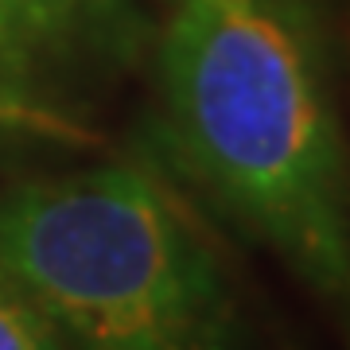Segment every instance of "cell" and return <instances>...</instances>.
<instances>
[{"label": "cell", "mask_w": 350, "mask_h": 350, "mask_svg": "<svg viewBox=\"0 0 350 350\" xmlns=\"http://www.w3.org/2000/svg\"><path fill=\"white\" fill-rule=\"evenodd\" d=\"M156 63L179 172L350 342V160L308 20L284 0H179Z\"/></svg>", "instance_id": "1"}, {"label": "cell", "mask_w": 350, "mask_h": 350, "mask_svg": "<svg viewBox=\"0 0 350 350\" xmlns=\"http://www.w3.org/2000/svg\"><path fill=\"white\" fill-rule=\"evenodd\" d=\"M0 273L66 350H245L214 245L137 163L0 191Z\"/></svg>", "instance_id": "2"}, {"label": "cell", "mask_w": 350, "mask_h": 350, "mask_svg": "<svg viewBox=\"0 0 350 350\" xmlns=\"http://www.w3.org/2000/svg\"><path fill=\"white\" fill-rule=\"evenodd\" d=\"M144 43L148 20L133 0H0V78L20 86L125 66Z\"/></svg>", "instance_id": "3"}, {"label": "cell", "mask_w": 350, "mask_h": 350, "mask_svg": "<svg viewBox=\"0 0 350 350\" xmlns=\"http://www.w3.org/2000/svg\"><path fill=\"white\" fill-rule=\"evenodd\" d=\"M0 133H20V137L51 140V144H70V148H94L98 133L63 109L59 101H51L43 90L20 86L0 78Z\"/></svg>", "instance_id": "4"}, {"label": "cell", "mask_w": 350, "mask_h": 350, "mask_svg": "<svg viewBox=\"0 0 350 350\" xmlns=\"http://www.w3.org/2000/svg\"><path fill=\"white\" fill-rule=\"evenodd\" d=\"M0 350H66L39 308L0 273Z\"/></svg>", "instance_id": "5"}, {"label": "cell", "mask_w": 350, "mask_h": 350, "mask_svg": "<svg viewBox=\"0 0 350 350\" xmlns=\"http://www.w3.org/2000/svg\"><path fill=\"white\" fill-rule=\"evenodd\" d=\"M172 4H179V0H172Z\"/></svg>", "instance_id": "6"}]
</instances>
